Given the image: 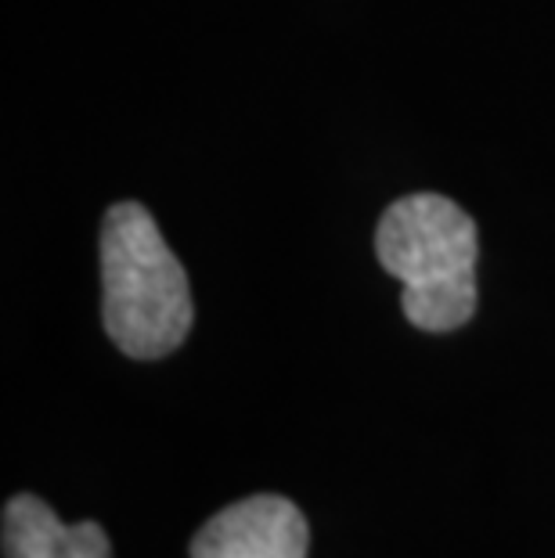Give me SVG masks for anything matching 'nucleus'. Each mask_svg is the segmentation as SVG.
Segmentation results:
<instances>
[{
  "label": "nucleus",
  "instance_id": "nucleus-3",
  "mask_svg": "<svg viewBox=\"0 0 555 558\" xmlns=\"http://www.w3.org/2000/svg\"><path fill=\"white\" fill-rule=\"evenodd\" d=\"M311 530L289 497L256 494L228 505L195 533L192 558H306Z\"/></svg>",
  "mask_w": 555,
  "mask_h": 558
},
{
  "label": "nucleus",
  "instance_id": "nucleus-4",
  "mask_svg": "<svg viewBox=\"0 0 555 558\" xmlns=\"http://www.w3.org/2000/svg\"><path fill=\"white\" fill-rule=\"evenodd\" d=\"M4 558H112L98 522H62L51 505L15 494L4 505Z\"/></svg>",
  "mask_w": 555,
  "mask_h": 558
},
{
  "label": "nucleus",
  "instance_id": "nucleus-1",
  "mask_svg": "<svg viewBox=\"0 0 555 558\" xmlns=\"http://www.w3.org/2000/svg\"><path fill=\"white\" fill-rule=\"evenodd\" d=\"M101 317L134 361H159L192 331V289L181 259L141 202H116L101 220Z\"/></svg>",
  "mask_w": 555,
  "mask_h": 558
},
{
  "label": "nucleus",
  "instance_id": "nucleus-2",
  "mask_svg": "<svg viewBox=\"0 0 555 558\" xmlns=\"http://www.w3.org/2000/svg\"><path fill=\"white\" fill-rule=\"evenodd\" d=\"M375 256L405 284L400 311L422 331H455L476 314V223L444 195H405L375 228Z\"/></svg>",
  "mask_w": 555,
  "mask_h": 558
}]
</instances>
